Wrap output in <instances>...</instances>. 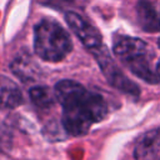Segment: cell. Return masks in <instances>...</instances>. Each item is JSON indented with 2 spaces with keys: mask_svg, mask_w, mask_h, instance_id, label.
<instances>
[{
  "mask_svg": "<svg viewBox=\"0 0 160 160\" xmlns=\"http://www.w3.org/2000/svg\"><path fill=\"white\" fill-rule=\"evenodd\" d=\"M32 102L41 109H48L54 105L56 96L55 91H51L48 86H35L29 91Z\"/></svg>",
  "mask_w": 160,
  "mask_h": 160,
  "instance_id": "obj_9",
  "label": "cell"
},
{
  "mask_svg": "<svg viewBox=\"0 0 160 160\" xmlns=\"http://www.w3.org/2000/svg\"><path fill=\"white\" fill-rule=\"evenodd\" d=\"M22 102L19 86L9 78L0 75V109H14Z\"/></svg>",
  "mask_w": 160,
  "mask_h": 160,
  "instance_id": "obj_8",
  "label": "cell"
},
{
  "mask_svg": "<svg viewBox=\"0 0 160 160\" xmlns=\"http://www.w3.org/2000/svg\"><path fill=\"white\" fill-rule=\"evenodd\" d=\"M54 91L62 106L64 130L72 136L86 134L94 122L101 121L108 114L105 100L76 81L61 80L55 85Z\"/></svg>",
  "mask_w": 160,
  "mask_h": 160,
  "instance_id": "obj_1",
  "label": "cell"
},
{
  "mask_svg": "<svg viewBox=\"0 0 160 160\" xmlns=\"http://www.w3.org/2000/svg\"><path fill=\"white\" fill-rule=\"evenodd\" d=\"M135 160H160V129L142 134L134 149Z\"/></svg>",
  "mask_w": 160,
  "mask_h": 160,
  "instance_id": "obj_6",
  "label": "cell"
},
{
  "mask_svg": "<svg viewBox=\"0 0 160 160\" xmlns=\"http://www.w3.org/2000/svg\"><path fill=\"white\" fill-rule=\"evenodd\" d=\"M34 49L42 60L60 61L70 52L71 40L58 22L42 20L35 26Z\"/></svg>",
  "mask_w": 160,
  "mask_h": 160,
  "instance_id": "obj_2",
  "label": "cell"
},
{
  "mask_svg": "<svg viewBox=\"0 0 160 160\" xmlns=\"http://www.w3.org/2000/svg\"><path fill=\"white\" fill-rule=\"evenodd\" d=\"M114 52L119 60L138 78L150 84L160 81V75L150 66L148 60V46L141 39L121 36L114 44Z\"/></svg>",
  "mask_w": 160,
  "mask_h": 160,
  "instance_id": "obj_3",
  "label": "cell"
},
{
  "mask_svg": "<svg viewBox=\"0 0 160 160\" xmlns=\"http://www.w3.org/2000/svg\"><path fill=\"white\" fill-rule=\"evenodd\" d=\"M104 75L106 76L108 81L116 89L130 94V95H138L139 94V88L136 84H134L132 81H130L122 72L121 70L115 65V62L112 61L111 56L109 55L108 50L104 46H100L99 49L92 51Z\"/></svg>",
  "mask_w": 160,
  "mask_h": 160,
  "instance_id": "obj_4",
  "label": "cell"
},
{
  "mask_svg": "<svg viewBox=\"0 0 160 160\" xmlns=\"http://www.w3.org/2000/svg\"><path fill=\"white\" fill-rule=\"evenodd\" d=\"M65 19L69 26L71 28V30L74 31V34L80 39V41L88 49L94 51L100 46H102L101 36L99 31L92 25H90L86 20H84L80 15H78L76 12H68Z\"/></svg>",
  "mask_w": 160,
  "mask_h": 160,
  "instance_id": "obj_5",
  "label": "cell"
},
{
  "mask_svg": "<svg viewBox=\"0 0 160 160\" xmlns=\"http://www.w3.org/2000/svg\"><path fill=\"white\" fill-rule=\"evenodd\" d=\"M156 71H158V74L160 75V61L158 62V66H156Z\"/></svg>",
  "mask_w": 160,
  "mask_h": 160,
  "instance_id": "obj_10",
  "label": "cell"
},
{
  "mask_svg": "<svg viewBox=\"0 0 160 160\" xmlns=\"http://www.w3.org/2000/svg\"><path fill=\"white\" fill-rule=\"evenodd\" d=\"M65 1H72V0H65Z\"/></svg>",
  "mask_w": 160,
  "mask_h": 160,
  "instance_id": "obj_12",
  "label": "cell"
},
{
  "mask_svg": "<svg viewBox=\"0 0 160 160\" xmlns=\"http://www.w3.org/2000/svg\"><path fill=\"white\" fill-rule=\"evenodd\" d=\"M158 44H159V46H160V39H159V41H158Z\"/></svg>",
  "mask_w": 160,
  "mask_h": 160,
  "instance_id": "obj_11",
  "label": "cell"
},
{
  "mask_svg": "<svg viewBox=\"0 0 160 160\" xmlns=\"http://www.w3.org/2000/svg\"><path fill=\"white\" fill-rule=\"evenodd\" d=\"M138 22L144 31H160V10L148 0L139 1L136 6Z\"/></svg>",
  "mask_w": 160,
  "mask_h": 160,
  "instance_id": "obj_7",
  "label": "cell"
}]
</instances>
